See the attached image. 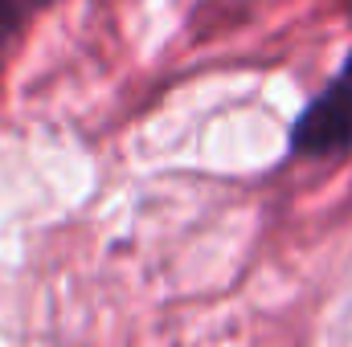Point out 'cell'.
I'll list each match as a JSON object with an SVG mask.
<instances>
[{"label":"cell","instance_id":"6da1fadb","mask_svg":"<svg viewBox=\"0 0 352 347\" xmlns=\"http://www.w3.org/2000/svg\"><path fill=\"white\" fill-rule=\"evenodd\" d=\"M287 147L299 160H336L352 152V49L328 78V86L311 94L299 119L291 123Z\"/></svg>","mask_w":352,"mask_h":347},{"label":"cell","instance_id":"7a4b0ae2","mask_svg":"<svg viewBox=\"0 0 352 347\" xmlns=\"http://www.w3.org/2000/svg\"><path fill=\"white\" fill-rule=\"evenodd\" d=\"M45 4H54V0H0V66H4V49L21 37L29 16L41 12Z\"/></svg>","mask_w":352,"mask_h":347}]
</instances>
